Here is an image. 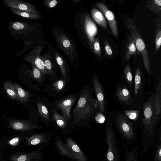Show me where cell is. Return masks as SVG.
<instances>
[{"instance_id":"21","label":"cell","mask_w":161,"mask_h":161,"mask_svg":"<svg viewBox=\"0 0 161 161\" xmlns=\"http://www.w3.org/2000/svg\"><path fill=\"white\" fill-rule=\"evenodd\" d=\"M154 98V110L157 120H160L161 113V78L156 88Z\"/></svg>"},{"instance_id":"39","label":"cell","mask_w":161,"mask_h":161,"mask_svg":"<svg viewBox=\"0 0 161 161\" xmlns=\"http://www.w3.org/2000/svg\"><path fill=\"white\" fill-rule=\"evenodd\" d=\"M43 2L44 5L47 8H51L56 6L59 1L56 0H45Z\"/></svg>"},{"instance_id":"1","label":"cell","mask_w":161,"mask_h":161,"mask_svg":"<svg viewBox=\"0 0 161 161\" xmlns=\"http://www.w3.org/2000/svg\"><path fill=\"white\" fill-rule=\"evenodd\" d=\"M155 90L150 93L142 108V130L140 156L147 154L156 143V134L159 123L155 115L154 98Z\"/></svg>"},{"instance_id":"42","label":"cell","mask_w":161,"mask_h":161,"mask_svg":"<svg viewBox=\"0 0 161 161\" xmlns=\"http://www.w3.org/2000/svg\"><path fill=\"white\" fill-rule=\"evenodd\" d=\"M104 46L105 52L108 55H111L112 54V51L111 48L106 40L104 41Z\"/></svg>"},{"instance_id":"9","label":"cell","mask_w":161,"mask_h":161,"mask_svg":"<svg viewBox=\"0 0 161 161\" xmlns=\"http://www.w3.org/2000/svg\"><path fill=\"white\" fill-rule=\"evenodd\" d=\"M146 79L140 67L136 68L134 79L133 90L132 94L133 103L132 109H141L145 101L144 87Z\"/></svg>"},{"instance_id":"26","label":"cell","mask_w":161,"mask_h":161,"mask_svg":"<svg viewBox=\"0 0 161 161\" xmlns=\"http://www.w3.org/2000/svg\"><path fill=\"white\" fill-rule=\"evenodd\" d=\"M91 14L94 20L98 25L105 29H107L105 18L100 11L95 8H93L91 10Z\"/></svg>"},{"instance_id":"3","label":"cell","mask_w":161,"mask_h":161,"mask_svg":"<svg viewBox=\"0 0 161 161\" xmlns=\"http://www.w3.org/2000/svg\"><path fill=\"white\" fill-rule=\"evenodd\" d=\"M9 27L15 35L26 36V44L28 45L36 47L44 45V30L41 25L14 21L9 23Z\"/></svg>"},{"instance_id":"40","label":"cell","mask_w":161,"mask_h":161,"mask_svg":"<svg viewBox=\"0 0 161 161\" xmlns=\"http://www.w3.org/2000/svg\"><path fill=\"white\" fill-rule=\"evenodd\" d=\"M20 138L19 137H14L10 139L8 141V143L10 145L15 147L17 146L19 142Z\"/></svg>"},{"instance_id":"24","label":"cell","mask_w":161,"mask_h":161,"mask_svg":"<svg viewBox=\"0 0 161 161\" xmlns=\"http://www.w3.org/2000/svg\"><path fill=\"white\" fill-rule=\"evenodd\" d=\"M40 157V156L37 153L30 152L13 155L10 159L12 161H32Z\"/></svg>"},{"instance_id":"20","label":"cell","mask_w":161,"mask_h":161,"mask_svg":"<svg viewBox=\"0 0 161 161\" xmlns=\"http://www.w3.org/2000/svg\"><path fill=\"white\" fill-rule=\"evenodd\" d=\"M54 52L57 64L60 69L64 79L66 80L69 72L68 62L58 48L54 47Z\"/></svg>"},{"instance_id":"7","label":"cell","mask_w":161,"mask_h":161,"mask_svg":"<svg viewBox=\"0 0 161 161\" xmlns=\"http://www.w3.org/2000/svg\"><path fill=\"white\" fill-rule=\"evenodd\" d=\"M111 117L124 142L127 145L136 141L135 129L122 110L114 111Z\"/></svg>"},{"instance_id":"27","label":"cell","mask_w":161,"mask_h":161,"mask_svg":"<svg viewBox=\"0 0 161 161\" xmlns=\"http://www.w3.org/2000/svg\"><path fill=\"white\" fill-rule=\"evenodd\" d=\"M12 84L17 94L19 101L22 103L26 102L30 97L29 92L23 89L18 84L15 83H13Z\"/></svg>"},{"instance_id":"28","label":"cell","mask_w":161,"mask_h":161,"mask_svg":"<svg viewBox=\"0 0 161 161\" xmlns=\"http://www.w3.org/2000/svg\"><path fill=\"white\" fill-rule=\"evenodd\" d=\"M156 140V147L154 152L153 161H161V126L158 130Z\"/></svg>"},{"instance_id":"37","label":"cell","mask_w":161,"mask_h":161,"mask_svg":"<svg viewBox=\"0 0 161 161\" xmlns=\"http://www.w3.org/2000/svg\"><path fill=\"white\" fill-rule=\"evenodd\" d=\"M93 52L98 57H100L101 55V50L98 38H97L95 39L93 46Z\"/></svg>"},{"instance_id":"19","label":"cell","mask_w":161,"mask_h":161,"mask_svg":"<svg viewBox=\"0 0 161 161\" xmlns=\"http://www.w3.org/2000/svg\"><path fill=\"white\" fill-rule=\"evenodd\" d=\"M8 126L12 129L20 131H31L38 127L36 124L29 120L11 119L8 122Z\"/></svg>"},{"instance_id":"32","label":"cell","mask_w":161,"mask_h":161,"mask_svg":"<svg viewBox=\"0 0 161 161\" xmlns=\"http://www.w3.org/2000/svg\"><path fill=\"white\" fill-rule=\"evenodd\" d=\"M53 112V118L57 125L62 129L65 128L67 125V122L63 116L60 115L54 110Z\"/></svg>"},{"instance_id":"22","label":"cell","mask_w":161,"mask_h":161,"mask_svg":"<svg viewBox=\"0 0 161 161\" xmlns=\"http://www.w3.org/2000/svg\"><path fill=\"white\" fill-rule=\"evenodd\" d=\"M121 80L125 84L132 94L133 90L134 78L129 65L125 67L123 70V76Z\"/></svg>"},{"instance_id":"13","label":"cell","mask_w":161,"mask_h":161,"mask_svg":"<svg viewBox=\"0 0 161 161\" xmlns=\"http://www.w3.org/2000/svg\"><path fill=\"white\" fill-rule=\"evenodd\" d=\"M44 47L43 45H39L34 47L28 53L25 55L23 59L36 66L44 75H49L40 57V53Z\"/></svg>"},{"instance_id":"11","label":"cell","mask_w":161,"mask_h":161,"mask_svg":"<svg viewBox=\"0 0 161 161\" xmlns=\"http://www.w3.org/2000/svg\"><path fill=\"white\" fill-rule=\"evenodd\" d=\"M114 95L117 100L120 104L128 109H132L133 99L131 93L121 80L115 87Z\"/></svg>"},{"instance_id":"16","label":"cell","mask_w":161,"mask_h":161,"mask_svg":"<svg viewBox=\"0 0 161 161\" xmlns=\"http://www.w3.org/2000/svg\"><path fill=\"white\" fill-rule=\"evenodd\" d=\"M96 6L106 17L113 35L116 37H117L118 35V29L116 20L113 13L109 10L103 3H97Z\"/></svg>"},{"instance_id":"38","label":"cell","mask_w":161,"mask_h":161,"mask_svg":"<svg viewBox=\"0 0 161 161\" xmlns=\"http://www.w3.org/2000/svg\"><path fill=\"white\" fill-rule=\"evenodd\" d=\"M156 52L158 50L161 44V30L160 28L158 30L155 38Z\"/></svg>"},{"instance_id":"29","label":"cell","mask_w":161,"mask_h":161,"mask_svg":"<svg viewBox=\"0 0 161 161\" xmlns=\"http://www.w3.org/2000/svg\"><path fill=\"white\" fill-rule=\"evenodd\" d=\"M8 9L13 13L21 17L29 19H41L42 15L21 11L12 8H8Z\"/></svg>"},{"instance_id":"14","label":"cell","mask_w":161,"mask_h":161,"mask_svg":"<svg viewBox=\"0 0 161 161\" xmlns=\"http://www.w3.org/2000/svg\"><path fill=\"white\" fill-rule=\"evenodd\" d=\"M3 3L8 8L41 15V13L34 5L28 2L19 0H4Z\"/></svg>"},{"instance_id":"17","label":"cell","mask_w":161,"mask_h":161,"mask_svg":"<svg viewBox=\"0 0 161 161\" xmlns=\"http://www.w3.org/2000/svg\"><path fill=\"white\" fill-rule=\"evenodd\" d=\"M75 100L74 96L71 95L60 100L56 104L57 107L61 111L63 116L67 121L70 119V110Z\"/></svg>"},{"instance_id":"25","label":"cell","mask_w":161,"mask_h":161,"mask_svg":"<svg viewBox=\"0 0 161 161\" xmlns=\"http://www.w3.org/2000/svg\"><path fill=\"white\" fill-rule=\"evenodd\" d=\"M136 52L134 40L133 37L130 35L126 42L125 46V57L126 61L129 60L131 57L135 55Z\"/></svg>"},{"instance_id":"10","label":"cell","mask_w":161,"mask_h":161,"mask_svg":"<svg viewBox=\"0 0 161 161\" xmlns=\"http://www.w3.org/2000/svg\"><path fill=\"white\" fill-rule=\"evenodd\" d=\"M57 144L62 154L77 161H86L85 156L79 146L71 139L67 138L65 144L59 141L57 142Z\"/></svg>"},{"instance_id":"33","label":"cell","mask_w":161,"mask_h":161,"mask_svg":"<svg viewBox=\"0 0 161 161\" xmlns=\"http://www.w3.org/2000/svg\"><path fill=\"white\" fill-rule=\"evenodd\" d=\"M4 87L7 93L11 99L19 101L12 83L9 81H6L4 84Z\"/></svg>"},{"instance_id":"12","label":"cell","mask_w":161,"mask_h":161,"mask_svg":"<svg viewBox=\"0 0 161 161\" xmlns=\"http://www.w3.org/2000/svg\"><path fill=\"white\" fill-rule=\"evenodd\" d=\"M92 80L97 98L98 112L105 115L107 108L106 96L102 85L94 72Z\"/></svg>"},{"instance_id":"15","label":"cell","mask_w":161,"mask_h":161,"mask_svg":"<svg viewBox=\"0 0 161 161\" xmlns=\"http://www.w3.org/2000/svg\"><path fill=\"white\" fill-rule=\"evenodd\" d=\"M40 57L43 60L45 67L49 75L55 77L57 65H58L55 59L54 47H50L47 51L43 55H40Z\"/></svg>"},{"instance_id":"30","label":"cell","mask_w":161,"mask_h":161,"mask_svg":"<svg viewBox=\"0 0 161 161\" xmlns=\"http://www.w3.org/2000/svg\"><path fill=\"white\" fill-rule=\"evenodd\" d=\"M29 74L33 79L40 83L43 79L44 75L40 70L35 66L32 65L31 69L29 71Z\"/></svg>"},{"instance_id":"2","label":"cell","mask_w":161,"mask_h":161,"mask_svg":"<svg viewBox=\"0 0 161 161\" xmlns=\"http://www.w3.org/2000/svg\"><path fill=\"white\" fill-rule=\"evenodd\" d=\"M76 32L81 43L93 51L97 33V28L89 13L83 8L78 10L74 17Z\"/></svg>"},{"instance_id":"41","label":"cell","mask_w":161,"mask_h":161,"mask_svg":"<svg viewBox=\"0 0 161 161\" xmlns=\"http://www.w3.org/2000/svg\"><path fill=\"white\" fill-rule=\"evenodd\" d=\"M95 119L96 122L100 123H103L105 120L106 118L104 115L98 112L95 116Z\"/></svg>"},{"instance_id":"35","label":"cell","mask_w":161,"mask_h":161,"mask_svg":"<svg viewBox=\"0 0 161 161\" xmlns=\"http://www.w3.org/2000/svg\"><path fill=\"white\" fill-rule=\"evenodd\" d=\"M37 108L41 116L46 120L49 118V114L47 108L43 103H38L37 104Z\"/></svg>"},{"instance_id":"4","label":"cell","mask_w":161,"mask_h":161,"mask_svg":"<svg viewBox=\"0 0 161 161\" xmlns=\"http://www.w3.org/2000/svg\"><path fill=\"white\" fill-rule=\"evenodd\" d=\"M52 34L57 46L76 69L79 68V54L76 45L69 35L56 26L51 28Z\"/></svg>"},{"instance_id":"5","label":"cell","mask_w":161,"mask_h":161,"mask_svg":"<svg viewBox=\"0 0 161 161\" xmlns=\"http://www.w3.org/2000/svg\"><path fill=\"white\" fill-rule=\"evenodd\" d=\"M87 88L81 92L77 104L73 111V123L85 121L91 117L98 109L97 100L92 98V93Z\"/></svg>"},{"instance_id":"8","label":"cell","mask_w":161,"mask_h":161,"mask_svg":"<svg viewBox=\"0 0 161 161\" xmlns=\"http://www.w3.org/2000/svg\"><path fill=\"white\" fill-rule=\"evenodd\" d=\"M105 126L107 150L104 156L105 160L120 161L119 151L117 139L113 126L111 116L108 117Z\"/></svg>"},{"instance_id":"34","label":"cell","mask_w":161,"mask_h":161,"mask_svg":"<svg viewBox=\"0 0 161 161\" xmlns=\"http://www.w3.org/2000/svg\"><path fill=\"white\" fill-rule=\"evenodd\" d=\"M147 7L151 10L156 13L159 12L161 10V0H153L147 1Z\"/></svg>"},{"instance_id":"18","label":"cell","mask_w":161,"mask_h":161,"mask_svg":"<svg viewBox=\"0 0 161 161\" xmlns=\"http://www.w3.org/2000/svg\"><path fill=\"white\" fill-rule=\"evenodd\" d=\"M122 111L124 115L132 123L135 129L139 127H142V109H124Z\"/></svg>"},{"instance_id":"36","label":"cell","mask_w":161,"mask_h":161,"mask_svg":"<svg viewBox=\"0 0 161 161\" xmlns=\"http://www.w3.org/2000/svg\"><path fill=\"white\" fill-rule=\"evenodd\" d=\"M66 86V80L62 79L56 80L53 84L52 90L57 92L63 91Z\"/></svg>"},{"instance_id":"31","label":"cell","mask_w":161,"mask_h":161,"mask_svg":"<svg viewBox=\"0 0 161 161\" xmlns=\"http://www.w3.org/2000/svg\"><path fill=\"white\" fill-rule=\"evenodd\" d=\"M28 145H35L40 144L44 141L45 137L42 134H36L26 138Z\"/></svg>"},{"instance_id":"6","label":"cell","mask_w":161,"mask_h":161,"mask_svg":"<svg viewBox=\"0 0 161 161\" xmlns=\"http://www.w3.org/2000/svg\"><path fill=\"white\" fill-rule=\"evenodd\" d=\"M125 25L127 29L134 40L136 49V53L138 54H140L142 56L143 65L148 75V83L150 85L152 79L151 62L146 46L140 31L137 27L134 21L131 19H127Z\"/></svg>"},{"instance_id":"23","label":"cell","mask_w":161,"mask_h":161,"mask_svg":"<svg viewBox=\"0 0 161 161\" xmlns=\"http://www.w3.org/2000/svg\"><path fill=\"white\" fill-rule=\"evenodd\" d=\"M122 145L124 151L125 161H138L137 145L130 150H129L125 142H123Z\"/></svg>"}]
</instances>
